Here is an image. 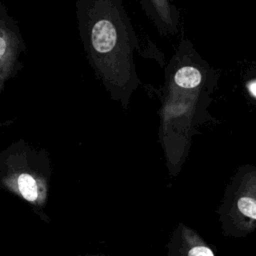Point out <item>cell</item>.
Returning <instances> with one entry per match:
<instances>
[{"mask_svg": "<svg viewBox=\"0 0 256 256\" xmlns=\"http://www.w3.org/2000/svg\"><path fill=\"white\" fill-rule=\"evenodd\" d=\"M26 46L16 20L0 2V95L5 83L22 68Z\"/></svg>", "mask_w": 256, "mask_h": 256, "instance_id": "cell-3", "label": "cell"}, {"mask_svg": "<svg viewBox=\"0 0 256 256\" xmlns=\"http://www.w3.org/2000/svg\"><path fill=\"white\" fill-rule=\"evenodd\" d=\"M76 17L91 68L110 98L126 109L141 84L134 58L140 42L123 0H76Z\"/></svg>", "mask_w": 256, "mask_h": 256, "instance_id": "cell-1", "label": "cell"}, {"mask_svg": "<svg viewBox=\"0 0 256 256\" xmlns=\"http://www.w3.org/2000/svg\"><path fill=\"white\" fill-rule=\"evenodd\" d=\"M182 237L180 256H214L211 248L189 229L182 231Z\"/></svg>", "mask_w": 256, "mask_h": 256, "instance_id": "cell-5", "label": "cell"}, {"mask_svg": "<svg viewBox=\"0 0 256 256\" xmlns=\"http://www.w3.org/2000/svg\"><path fill=\"white\" fill-rule=\"evenodd\" d=\"M218 79L192 43L183 40L165 68L160 110V141L173 166L182 163L197 127L211 119L207 109Z\"/></svg>", "mask_w": 256, "mask_h": 256, "instance_id": "cell-2", "label": "cell"}, {"mask_svg": "<svg viewBox=\"0 0 256 256\" xmlns=\"http://www.w3.org/2000/svg\"><path fill=\"white\" fill-rule=\"evenodd\" d=\"M14 182L21 196L29 201L36 202L40 198V183L29 172H19L14 177Z\"/></svg>", "mask_w": 256, "mask_h": 256, "instance_id": "cell-6", "label": "cell"}, {"mask_svg": "<svg viewBox=\"0 0 256 256\" xmlns=\"http://www.w3.org/2000/svg\"><path fill=\"white\" fill-rule=\"evenodd\" d=\"M238 192L231 205V213L247 226L256 224V170L242 174Z\"/></svg>", "mask_w": 256, "mask_h": 256, "instance_id": "cell-4", "label": "cell"}]
</instances>
